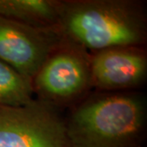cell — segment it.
I'll return each instance as SVG.
<instances>
[{"label":"cell","mask_w":147,"mask_h":147,"mask_svg":"<svg viewBox=\"0 0 147 147\" xmlns=\"http://www.w3.org/2000/svg\"><path fill=\"white\" fill-rule=\"evenodd\" d=\"M0 147H67L66 127L35 102L0 105Z\"/></svg>","instance_id":"obj_3"},{"label":"cell","mask_w":147,"mask_h":147,"mask_svg":"<svg viewBox=\"0 0 147 147\" xmlns=\"http://www.w3.org/2000/svg\"><path fill=\"white\" fill-rule=\"evenodd\" d=\"M145 121L142 101L129 96L92 100L74 113L67 147H137Z\"/></svg>","instance_id":"obj_1"},{"label":"cell","mask_w":147,"mask_h":147,"mask_svg":"<svg viewBox=\"0 0 147 147\" xmlns=\"http://www.w3.org/2000/svg\"><path fill=\"white\" fill-rule=\"evenodd\" d=\"M30 81L0 61V105L18 106L32 101Z\"/></svg>","instance_id":"obj_8"},{"label":"cell","mask_w":147,"mask_h":147,"mask_svg":"<svg viewBox=\"0 0 147 147\" xmlns=\"http://www.w3.org/2000/svg\"><path fill=\"white\" fill-rule=\"evenodd\" d=\"M146 74V60L141 53L124 47L100 51L93 59L91 75L95 84L106 89L137 85Z\"/></svg>","instance_id":"obj_5"},{"label":"cell","mask_w":147,"mask_h":147,"mask_svg":"<svg viewBox=\"0 0 147 147\" xmlns=\"http://www.w3.org/2000/svg\"><path fill=\"white\" fill-rule=\"evenodd\" d=\"M89 79L84 61L70 53L47 58L35 75V84L43 93L54 98H68L84 89Z\"/></svg>","instance_id":"obj_6"},{"label":"cell","mask_w":147,"mask_h":147,"mask_svg":"<svg viewBox=\"0 0 147 147\" xmlns=\"http://www.w3.org/2000/svg\"><path fill=\"white\" fill-rule=\"evenodd\" d=\"M59 19L69 36L91 49L132 46L144 37L142 17L124 2L71 3L59 7Z\"/></svg>","instance_id":"obj_2"},{"label":"cell","mask_w":147,"mask_h":147,"mask_svg":"<svg viewBox=\"0 0 147 147\" xmlns=\"http://www.w3.org/2000/svg\"><path fill=\"white\" fill-rule=\"evenodd\" d=\"M0 16L39 29L59 19V6L48 0H0Z\"/></svg>","instance_id":"obj_7"},{"label":"cell","mask_w":147,"mask_h":147,"mask_svg":"<svg viewBox=\"0 0 147 147\" xmlns=\"http://www.w3.org/2000/svg\"><path fill=\"white\" fill-rule=\"evenodd\" d=\"M34 27L0 16V61L29 80L46 61L50 40Z\"/></svg>","instance_id":"obj_4"}]
</instances>
